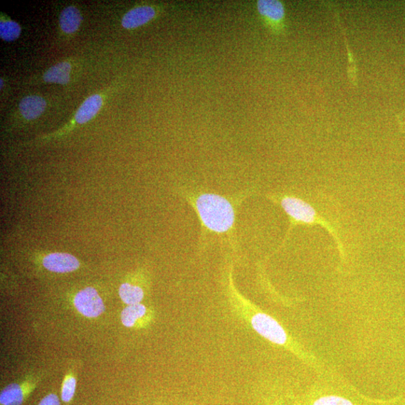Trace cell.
I'll return each instance as SVG.
<instances>
[{
	"label": "cell",
	"mask_w": 405,
	"mask_h": 405,
	"mask_svg": "<svg viewBox=\"0 0 405 405\" xmlns=\"http://www.w3.org/2000/svg\"><path fill=\"white\" fill-rule=\"evenodd\" d=\"M46 106L47 102L44 98L31 95L23 98L19 104V110L24 119L33 120L44 112Z\"/></svg>",
	"instance_id": "cell-10"
},
{
	"label": "cell",
	"mask_w": 405,
	"mask_h": 405,
	"mask_svg": "<svg viewBox=\"0 0 405 405\" xmlns=\"http://www.w3.org/2000/svg\"><path fill=\"white\" fill-rule=\"evenodd\" d=\"M76 379L73 377H67L62 389V399L65 402L71 401L75 395Z\"/></svg>",
	"instance_id": "cell-17"
},
{
	"label": "cell",
	"mask_w": 405,
	"mask_h": 405,
	"mask_svg": "<svg viewBox=\"0 0 405 405\" xmlns=\"http://www.w3.org/2000/svg\"><path fill=\"white\" fill-rule=\"evenodd\" d=\"M260 15L273 25H278L285 19L283 4L276 0H259L257 4Z\"/></svg>",
	"instance_id": "cell-11"
},
{
	"label": "cell",
	"mask_w": 405,
	"mask_h": 405,
	"mask_svg": "<svg viewBox=\"0 0 405 405\" xmlns=\"http://www.w3.org/2000/svg\"><path fill=\"white\" fill-rule=\"evenodd\" d=\"M38 405H61L58 396L50 394L41 401Z\"/></svg>",
	"instance_id": "cell-18"
},
{
	"label": "cell",
	"mask_w": 405,
	"mask_h": 405,
	"mask_svg": "<svg viewBox=\"0 0 405 405\" xmlns=\"http://www.w3.org/2000/svg\"><path fill=\"white\" fill-rule=\"evenodd\" d=\"M119 295L122 302L128 305L141 303L144 298L143 288L130 283H124L120 286Z\"/></svg>",
	"instance_id": "cell-14"
},
{
	"label": "cell",
	"mask_w": 405,
	"mask_h": 405,
	"mask_svg": "<svg viewBox=\"0 0 405 405\" xmlns=\"http://www.w3.org/2000/svg\"><path fill=\"white\" fill-rule=\"evenodd\" d=\"M23 392L21 387L16 384H12L6 387L0 395V402L2 405H22Z\"/></svg>",
	"instance_id": "cell-15"
},
{
	"label": "cell",
	"mask_w": 405,
	"mask_h": 405,
	"mask_svg": "<svg viewBox=\"0 0 405 405\" xmlns=\"http://www.w3.org/2000/svg\"><path fill=\"white\" fill-rule=\"evenodd\" d=\"M306 405H379L382 403L368 401L346 386L320 384L310 391Z\"/></svg>",
	"instance_id": "cell-4"
},
{
	"label": "cell",
	"mask_w": 405,
	"mask_h": 405,
	"mask_svg": "<svg viewBox=\"0 0 405 405\" xmlns=\"http://www.w3.org/2000/svg\"><path fill=\"white\" fill-rule=\"evenodd\" d=\"M103 105V97L101 94H94L83 102L75 116V122L85 124L92 120L99 112Z\"/></svg>",
	"instance_id": "cell-9"
},
{
	"label": "cell",
	"mask_w": 405,
	"mask_h": 405,
	"mask_svg": "<svg viewBox=\"0 0 405 405\" xmlns=\"http://www.w3.org/2000/svg\"><path fill=\"white\" fill-rule=\"evenodd\" d=\"M227 295L233 313L244 321L259 336L270 343L282 347L310 365L317 366V359L304 350L278 321L244 297L233 283V266L228 273Z\"/></svg>",
	"instance_id": "cell-1"
},
{
	"label": "cell",
	"mask_w": 405,
	"mask_h": 405,
	"mask_svg": "<svg viewBox=\"0 0 405 405\" xmlns=\"http://www.w3.org/2000/svg\"><path fill=\"white\" fill-rule=\"evenodd\" d=\"M278 203L280 204L285 212L289 216L290 221L289 229L282 246L285 244L293 227L298 225H320L325 227L330 233L337 243L341 255L344 256L343 246L337 232L335 231L328 221L318 215L312 206L300 199L292 196H285L279 199Z\"/></svg>",
	"instance_id": "cell-3"
},
{
	"label": "cell",
	"mask_w": 405,
	"mask_h": 405,
	"mask_svg": "<svg viewBox=\"0 0 405 405\" xmlns=\"http://www.w3.org/2000/svg\"><path fill=\"white\" fill-rule=\"evenodd\" d=\"M152 312L142 304L128 305L121 314L122 323L125 327L132 328L142 327L149 322Z\"/></svg>",
	"instance_id": "cell-7"
},
{
	"label": "cell",
	"mask_w": 405,
	"mask_h": 405,
	"mask_svg": "<svg viewBox=\"0 0 405 405\" xmlns=\"http://www.w3.org/2000/svg\"><path fill=\"white\" fill-rule=\"evenodd\" d=\"M72 64L69 61H63L49 68L43 74L45 82L66 85L71 78Z\"/></svg>",
	"instance_id": "cell-12"
},
{
	"label": "cell",
	"mask_w": 405,
	"mask_h": 405,
	"mask_svg": "<svg viewBox=\"0 0 405 405\" xmlns=\"http://www.w3.org/2000/svg\"><path fill=\"white\" fill-rule=\"evenodd\" d=\"M157 15L154 7L141 6L125 13L122 19V25L125 29H135L150 21Z\"/></svg>",
	"instance_id": "cell-8"
},
{
	"label": "cell",
	"mask_w": 405,
	"mask_h": 405,
	"mask_svg": "<svg viewBox=\"0 0 405 405\" xmlns=\"http://www.w3.org/2000/svg\"><path fill=\"white\" fill-rule=\"evenodd\" d=\"M82 21V16L79 9L70 6L65 7L61 14L60 25L65 33H73L78 30Z\"/></svg>",
	"instance_id": "cell-13"
},
{
	"label": "cell",
	"mask_w": 405,
	"mask_h": 405,
	"mask_svg": "<svg viewBox=\"0 0 405 405\" xmlns=\"http://www.w3.org/2000/svg\"><path fill=\"white\" fill-rule=\"evenodd\" d=\"M21 33V27L19 23L9 19H4L0 21V37L5 41L17 39Z\"/></svg>",
	"instance_id": "cell-16"
},
{
	"label": "cell",
	"mask_w": 405,
	"mask_h": 405,
	"mask_svg": "<svg viewBox=\"0 0 405 405\" xmlns=\"http://www.w3.org/2000/svg\"><path fill=\"white\" fill-rule=\"evenodd\" d=\"M44 267L49 271L58 273H71L80 267L78 260L66 253H52L43 260Z\"/></svg>",
	"instance_id": "cell-6"
},
{
	"label": "cell",
	"mask_w": 405,
	"mask_h": 405,
	"mask_svg": "<svg viewBox=\"0 0 405 405\" xmlns=\"http://www.w3.org/2000/svg\"><path fill=\"white\" fill-rule=\"evenodd\" d=\"M191 201L204 229L216 233H226L232 231L235 209L228 199L217 194L201 193Z\"/></svg>",
	"instance_id": "cell-2"
},
{
	"label": "cell",
	"mask_w": 405,
	"mask_h": 405,
	"mask_svg": "<svg viewBox=\"0 0 405 405\" xmlns=\"http://www.w3.org/2000/svg\"><path fill=\"white\" fill-rule=\"evenodd\" d=\"M77 310L87 317H97L105 310V304L93 288L88 287L79 291L74 300Z\"/></svg>",
	"instance_id": "cell-5"
}]
</instances>
